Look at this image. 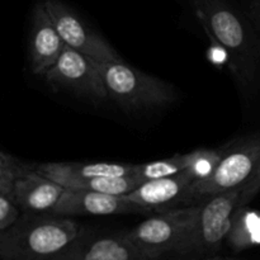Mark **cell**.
I'll return each mask as SVG.
<instances>
[{
	"mask_svg": "<svg viewBox=\"0 0 260 260\" xmlns=\"http://www.w3.org/2000/svg\"><path fill=\"white\" fill-rule=\"evenodd\" d=\"M196 13L206 33L229 55V65L245 91L251 90L260 73V36L223 0H196Z\"/></svg>",
	"mask_w": 260,
	"mask_h": 260,
	"instance_id": "6da1fadb",
	"label": "cell"
},
{
	"mask_svg": "<svg viewBox=\"0 0 260 260\" xmlns=\"http://www.w3.org/2000/svg\"><path fill=\"white\" fill-rule=\"evenodd\" d=\"M83 231L75 221L51 213H25L0 231V258L51 260L65 250Z\"/></svg>",
	"mask_w": 260,
	"mask_h": 260,
	"instance_id": "7a4b0ae2",
	"label": "cell"
},
{
	"mask_svg": "<svg viewBox=\"0 0 260 260\" xmlns=\"http://www.w3.org/2000/svg\"><path fill=\"white\" fill-rule=\"evenodd\" d=\"M108 98L131 111L167 106L174 102L175 89L167 81L147 75L123 60L99 62Z\"/></svg>",
	"mask_w": 260,
	"mask_h": 260,
	"instance_id": "3957f363",
	"label": "cell"
},
{
	"mask_svg": "<svg viewBox=\"0 0 260 260\" xmlns=\"http://www.w3.org/2000/svg\"><path fill=\"white\" fill-rule=\"evenodd\" d=\"M201 205L168 210L142 221L126 235L151 258L165 253L189 254Z\"/></svg>",
	"mask_w": 260,
	"mask_h": 260,
	"instance_id": "277c9868",
	"label": "cell"
},
{
	"mask_svg": "<svg viewBox=\"0 0 260 260\" xmlns=\"http://www.w3.org/2000/svg\"><path fill=\"white\" fill-rule=\"evenodd\" d=\"M260 190V175L251 182L218 193L203 201L193 234L189 254H210L217 250L230 233L235 215Z\"/></svg>",
	"mask_w": 260,
	"mask_h": 260,
	"instance_id": "5b68a950",
	"label": "cell"
},
{
	"mask_svg": "<svg viewBox=\"0 0 260 260\" xmlns=\"http://www.w3.org/2000/svg\"><path fill=\"white\" fill-rule=\"evenodd\" d=\"M260 175V136L248 140L235 149L223 152L210 177L198 180L190 188L189 201H205L218 193L235 189Z\"/></svg>",
	"mask_w": 260,
	"mask_h": 260,
	"instance_id": "8992f818",
	"label": "cell"
},
{
	"mask_svg": "<svg viewBox=\"0 0 260 260\" xmlns=\"http://www.w3.org/2000/svg\"><path fill=\"white\" fill-rule=\"evenodd\" d=\"M43 76L56 89L65 88L78 95L96 101L108 98L98 61L68 46Z\"/></svg>",
	"mask_w": 260,
	"mask_h": 260,
	"instance_id": "52a82bcc",
	"label": "cell"
},
{
	"mask_svg": "<svg viewBox=\"0 0 260 260\" xmlns=\"http://www.w3.org/2000/svg\"><path fill=\"white\" fill-rule=\"evenodd\" d=\"M43 4L65 46L98 62L121 60L117 51L101 35L91 29L71 8L60 0H45Z\"/></svg>",
	"mask_w": 260,
	"mask_h": 260,
	"instance_id": "ba28073f",
	"label": "cell"
},
{
	"mask_svg": "<svg viewBox=\"0 0 260 260\" xmlns=\"http://www.w3.org/2000/svg\"><path fill=\"white\" fill-rule=\"evenodd\" d=\"M51 260H156L140 250L126 235L93 234L84 230L60 254Z\"/></svg>",
	"mask_w": 260,
	"mask_h": 260,
	"instance_id": "9c48e42d",
	"label": "cell"
},
{
	"mask_svg": "<svg viewBox=\"0 0 260 260\" xmlns=\"http://www.w3.org/2000/svg\"><path fill=\"white\" fill-rule=\"evenodd\" d=\"M126 213H147L126 196L108 194L85 189H69L61 196L51 215L63 216H112Z\"/></svg>",
	"mask_w": 260,
	"mask_h": 260,
	"instance_id": "30bf717a",
	"label": "cell"
},
{
	"mask_svg": "<svg viewBox=\"0 0 260 260\" xmlns=\"http://www.w3.org/2000/svg\"><path fill=\"white\" fill-rule=\"evenodd\" d=\"M194 183L193 174L185 169L172 177L146 180L126 197L146 212H162L178 203L189 202L190 188Z\"/></svg>",
	"mask_w": 260,
	"mask_h": 260,
	"instance_id": "8fae6325",
	"label": "cell"
},
{
	"mask_svg": "<svg viewBox=\"0 0 260 260\" xmlns=\"http://www.w3.org/2000/svg\"><path fill=\"white\" fill-rule=\"evenodd\" d=\"M65 48L43 2L33 10L29 36V62L36 75H45L56 63Z\"/></svg>",
	"mask_w": 260,
	"mask_h": 260,
	"instance_id": "7c38bea8",
	"label": "cell"
},
{
	"mask_svg": "<svg viewBox=\"0 0 260 260\" xmlns=\"http://www.w3.org/2000/svg\"><path fill=\"white\" fill-rule=\"evenodd\" d=\"M13 192L22 212L52 213L65 192V187L38 173L35 168H28L23 174L15 178Z\"/></svg>",
	"mask_w": 260,
	"mask_h": 260,
	"instance_id": "4fadbf2b",
	"label": "cell"
},
{
	"mask_svg": "<svg viewBox=\"0 0 260 260\" xmlns=\"http://www.w3.org/2000/svg\"><path fill=\"white\" fill-rule=\"evenodd\" d=\"M136 164L113 162H45L35 168L38 173L65 188L74 183L98 177H124L135 173Z\"/></svg>",
	"mask_w": 260,
	"mask_h": 260,
	"instance_id": "5bb4252c",
	"label": "cell"
},
{
	"mask_svg": "<svg viewBox=\"0 0 260 260\" xmlns=\"http://www.w3.org/2000/svg\"><path fill=\"white\" fill-rule=\"evenodd\" d=\"M229 245L235 251L260 245V211L244 206L238 211L228 238Z\"/></svg>",
	"mask_w": 260,
	"mask_h": 260,
	"instance_id": "9a60e30c",
	"label": "cell"
},
{
	"mask_svg": "<svg viewBox=\"0 0 260 260\" xmlns=\"http://www.w3.org/2000/svg\"><path fill=\"white\" fill-rule=\"evenodd\" d=\"M193 151L184 155H175L168 159L156 160V161L145 162V164H136L134 175L141 183L159 178L172 177L183 170L188 169L192 164Z\"/></svg>",
	"mask_w": 260,
	"mask_h": 260,
	"instance_id": "2e32d148",
	"label": "cell"
},
{
	"mask_svg": "<svg viewBox=\"0 0 260 260\" xmlns=\"http://www.w3.org/2000/svg\"><path fill=\"white\" fill-rule=\"evenodd\" d=\"M15 179H0V231L12 226L20 216L13 192Z\"/></svg>",
	"mask_w": 260,
	"mask_h": 260,
	"instance_id": "e0dca14e",
	"label": "cell"
},
{
	"mask_svg": "<svg viewBox=\"0 0 260 260\" xmlns=\"http://www.w3.org/2000/svg\"><path fill=\"white\" fill-rule=\"evenodd\" d=\"M223 152L221 150H196L193 151V160L190 167L188 168L190 173L194 177L196 182L198 180L206 179L210 177L211 173L215 170L217 164L220 162L221 157H222Z\"/></svg>",
	"mask_w": 260,
	"mask_h": 260,
	"instance_id": "ac0fdd59",
	"label": "cell"
},
{
	"mask_svg": "<svg viewBox=\"0 0 260 260\" xmlns=\"http://www.w3.org/2000/svg\"><path fill=\"white\" fill-rule=\"evenodd\" d=\"M27 169L18 160L0 151V179H15Z\"/></svg>",
	"mask_w": 260,
	"mask_h": 260,
	"instance_id": "d6986e66",
	"label": "cell"
},
{
	"mask_svg": "<svg viewBox=\"0 0 260 260\" xmlns=\"http://www.w3.org/2000/svg\"><path fill=\"white\" fill-rule=\"evenodd\" d=\"M251 18H253L254 25H255V29L260 36V0H253L251 2Z\"/></svg>",
	"mask_w": 260,
	"mask_h": 260,
	"instance_id": "ffe728a7",
	"label": "cell"
},
{
	"mask_svg": "<svg viewBox=\"0 0 260 260\" xmlns=\"http://www.w3.org/2000/svg\"><path fill=\"white\" fill-rule=\"evenodd\" d=\"M205 260H241L239 258H233V256H210Z\"/></svg>",
	"mask_w": 260,
	"mask_h": 260,
	"instance_id": "44dd1931",
	"label": "cell"
}]
</instances>
